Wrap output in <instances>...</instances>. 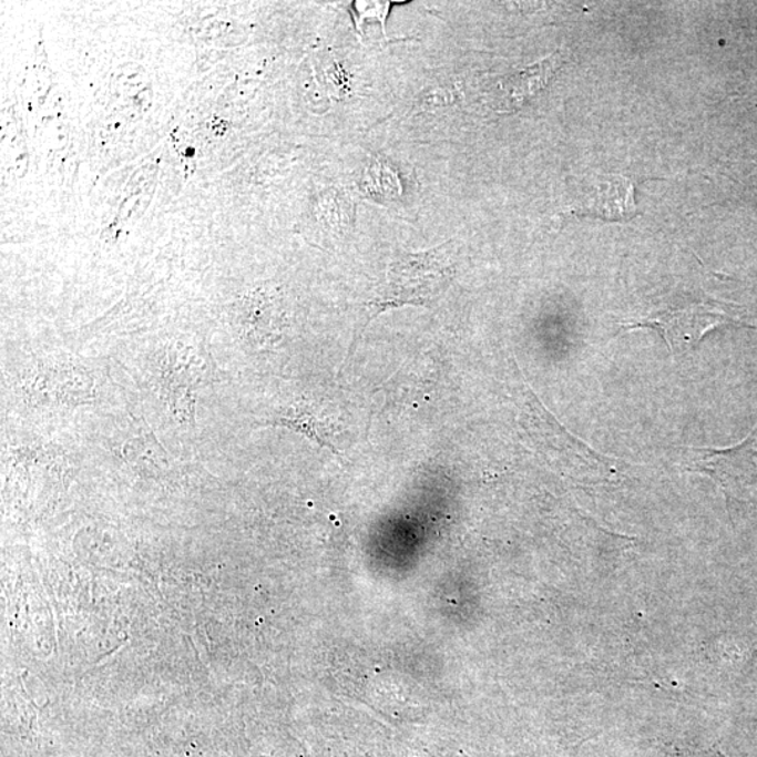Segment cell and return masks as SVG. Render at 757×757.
<instances>
[{
    "mask_svg": "<svg viewBox=\"0 0 757 757\" xmlns=\"http://www.w3.org/2000/svg\"><path fill=\"white\" fill-rule=\"evenodd\" d=\"M447 248L409 254L391 264L382 295L370 304L372 317L405 305L427 306L437 299L454 273Z\"/></svg>",
    "mask_w": 757,
    "mask_h": 757,
    "instance_id": "1",
    "label": "cell"
},
{
    "mask_svg": "<svg viewBox=\"0 0 757 757\" xmlns=\"http://www.w3.org/2000/svg\"><path fill=\"white\" fill-rule=\"evenodd\" d=\"M730 320H733L730 316L724 314L723 310L700 305L693 306L690 309L668 311V314L651 317V319L635 323L633 327L656 328L668 342L672 351L683 352L686 348H690L700 341L708 330Z\"/></svg>",
    "mask_w": 757,
    "mask_h": 757,
    "instance_id": "2",
    "label": "cell"
},
{
    "mask_svg": "<svg viewBox=\"0 0 757 757\" xmlns=\"http://www.w3.org/2000/svg\"><path fill=\"white\" fill-rule=\"evenodd\" d=\"M561 54L555 52L546 60L534 63V65L523 69L515 75L502 79L500 88L502 90V110L513 111L522 108L529 99L538 94L540 90L548 86L550 79L561 65Z\"/></svg>",
    "mask_w": 757,
    "mask_h": 757,
    "instance_id": "3",
    "label": "cell"
}]
</instances>
